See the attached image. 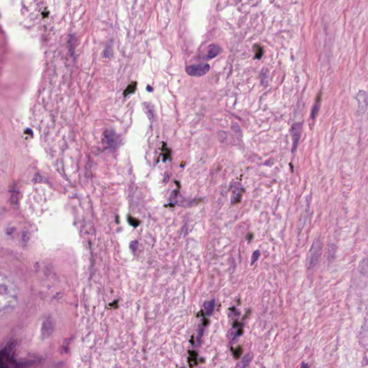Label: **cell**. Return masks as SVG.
Instances as JSON below:
<instances>
[{"mask_svg": "<svg viewBox=\"0 0 368 368\" xmlns=\"http://www.w3.org/2000/svg\"><path fill=\"white\" fill-rule=\"evenodd\" d=\"M301 124L300 123H296L292 127V134H293V147H292V153H295L299 143V139L301 137Z\"/></svg>", "mask_w": 368, "mask_h": 368, "instance_id": "3", "label": "cell"}, {"mask_svg": "<svg viewBox=\"0 0 368 368\" xmlns=\"http://www.w3.org/2000/svg\"><path fill=\"white\" fill-rule=\"evenodd\" d=\"M251 359H252V357L250 356V355H246V356H245L244 358H242V360H240V361L237 363L236 367H247L249 365L250 362L251 361Z\"/></svg>", "mask_w": 368, "mask_h": 368, "instance_id": "10", "label": "cell"}, {"mask_svg": "<svg viewBox=\"0 0 368 368\" xmlns=\"http://www.w3.org/2000/svg\"><path fill=\"white\" fill-rule=\"evenodd\" d=\"M221 50H222V49H221V48L219 47V45H210V47H209V48H208V50L207 59L209 60V59H212V58L217 57V56L220 53Z\"/></svg>", "mask_w": 368, "mask_h": 368, "instance_id": "5", "label": "cell"}, {"mask_svg": "<svg viewBox=\"0 0 368 368\" xmlns=\"http://www.w3.org/2000/svg\"><path fill=\"white\" fill-rule=\"evenodd\" d=\"M214 305H215L214 300L208 301H207V302H205L204 308H205L206 313H207L208 316H210V315L212 314L213 311H214Z\"/></svg>", "mask_w": 368, "mask_h": 368, "instance_id": "7", "label": "cell"}, {"mask_svg": "<svg viewBox=\"0 0 368 368\" xmlns=\"http://www.w3.org/2000/svg\"><path fill=\"white\" fill-rule=\"evenodd\" d=\"M359 271L360 273L364 275V276H367V260L366 257L362 259V260L360 263L359 265Z\"/></svg>", "mask_w": 368, "mask_h": 368, "instance_id": "9", "label": "cell"}, {"mask_svg": "<svg viewBox=\"0 0 368 368\" xmlns=\"http://www.w3.org/2000/svg\"><path fill=\"white\" fill-rule=\"evenodd\" d=\"M262 54H263V50H262V48H259V49L257 50V53H256L257 58H260L262 57Z\"/></svg>", "mask_w": 368, "mask_h": 368, "instance_id": "16", "label": "cell"}, {"mask_svg": "<svg viewBox=\"0 0 368 368\" xmlns=\"http://www.w3.org/2000/svg\"><path fill=\"white\" fill-rule=\"evenodd\" d=\"M260 255V252L259 250H256V251H255L253 253H252L251 257V262H250V265H251L255 264V262L257 260V259L259 258Z\"/></svg>", "mask_w": 368, "mask_h": 368, "instance_id": "14", "label": "cell"}, {"mask_svg": "<svg viewBox=\"0 0 368 368\" xmlns=\"http://www.w3.org/2000/svg\"><path fill=\"white\" fill-rule=\"evenodd\" d=\"M210 69V66L207 63H201L188 66L186 68V72L188 75L193 77H201L207 74Z\"/></svg>", "mask_w": 368, "mask_h": 368, "instance_id": "2", "label": "cell"}, {"mask_svg": "<svg viewBox=\"0 0 368 368\" xmlns=\"http://www.w3.org/2000/svg\"><path fill=\"white\" fill-rule=\"evenodd\" d=\"M322 245L323 244L320 237H316L313 242L306 257V266L308 269L313 268L319 261Z\"/></svg>", "mask_w": 368, "mask_h": 368, "instance_id": "1", "label": "cell"}, {"mask_svg": "<svg viewBox=\"0 0 368 368\" xmlns=\"http://www.w3.org/2000/svg\"><path fill=\"white\" fill-rule=\"evenodd\" d=\"M162 150H163V160L166 161L167 159H168L171 157V150L167 148L166 144L164 143Z\"/></svg>", "mask_w": 368, "mask_h": 368, "instance_id": "13", "label": "cell"}, {"mask_svg": "<svg viewBox=\"0 0 368 368\" xmlns=\"http://www.w3.org/2000/svg\"><path fill=\"white\" fill-rule=\"evenodd\" d=\"M357 99L358 101V105H359V108H358V112L360 114H365L367 109V94L365 92H360L359 94H357Z\"/></svg>", "mask_w": 368, "mask_h": 368, "instance_id": "4", "label": "cell"}, {"mask_svg": "<svg viewBox=\"0 0 368 368\" xmlns=\"http://www.w3.org/2000/svg\"><path fill=\"white\" fill-rule=\"evenodd\" d=\"M146 89H147V91H148L149 92H153V88L150 87V86H148V87H147Z\"/></svg>", "mask_w": 368, "mask_h": 368, "instance_id": "17", "label": "cell"}, {"mask_svg": "<svg viewBox=\"0 0 368 368\" xmlns=\"http://www.w3.org/2000/svg\"><path fill=\"white\" fill-rule=\"evenodd\" d=\"M136 88H137V82H135V81L132 82L130 84H129L128 87L126 88V89L124 91L123 96L124 97H126L129 94H133V93L136 91Z\"/></svg>", "mask_w": 368, "mask_h": 368, "instance_id": "8", "label": "cell"}, {"mask_svg": "<svg viewBox=\"0 0 368 368\" xmlns=\"http://www.w3.org/2000/svg\"><path fill=\"white\" fill-rule=\"evenodd\" d=\"M336 252V246L334 244H330L327 247V254H328V258L332 259L334 257Z\"/></svg>", "mask_w": 368, "mask_h": 368, "instance_id": "12", "label": "cell"}, {"mask_svg": "<svg viewBox=\"0 0 368 368\" xmlns=\"http://www.w3.org/2000/svg\"><path fill=\"white\" fill-rule=\"evenodd\" d=\"M117 134L114 132L107 131L104 134V140L106 141L107 145L109 146H114L116 144Z\"/></svg>", "mask_w": 368, "mask_h": 368, "instance_id": "6", "label": "cell"}, {"mask_svg": "<svg viewBox=\"0 0 368 368\" xmlns=\"http://www.w3.org/2000/svg\"><path fill=\"white\" fill-rule=\"evenodd\" d=\"M129 222L130 223L131 225L134 226V227H137V226L139 224V222L138 220L134 219V218L132 217H129Z\"/></svg>", "mask_w": 368, "mask_h": 368, "instance_id": "15", "label": "cell"}, {"mask_svg": "<svg viewBox=\"0 0 368 368\" xmlns=\"http://www.w3.org/2000/svg\"><path fill=\"white\" fill-rule=\"evenodd\" d=\"M320 100H321V95L319 94V95H318V97L317 102H316V104L314 105V107H313L312 112H311V118H312V119H315L316 116V115H317V113L318 112V110H319Z\"/></svg>", "mask_w": 368, "mask_h": 368, "instance_id": "11", "label": "cell"}]
</instances>
